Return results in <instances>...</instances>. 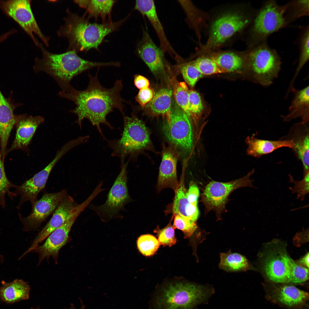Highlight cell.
<instances>
[{
	"mask_svg": "<svg viewBox=\"0 0 309 309\" xmlns=\"http://www.w3.org/2000/svg\"><path fill=\"white\" fill-rule=\"evenodd\" d=\"M99 68L94 76L89 72V84L85 90H78L71 86L66 91H60L58 95L72 101L76 105V107L70 112L77 116L76 122L81 128L83 119H87L106 139L100 124H104L110 129H113V127L107 120L106 116L115 108L119 110L122 115H124V104L127 101L120 95L123 88L121 80H117L110 88H106L101 84L98 78Z\"/></svg>",
	"mask_w": 309,
	"mask_h": 309,
	"instance_id": "6da1fadb",
	"label": "cell"
},
{
	"mask_svg": "<svg viewBox=\"0 0 309 309\" xmlns=\"http://www.w3.org/2000/svg\"><path fill=\"white\" fill-rule=\"evenodd\" d=\"M38 46L42 57L35 59L34 72L47 74L56 81L62 91H67L72 86L70 83L72 79L84 72L96 67L116 66L115 62H98L83 59L73 51L55 54L48 51L41 44Z\"/></svg>",
	"mask_w": 309,
	"mask_h": 309,
	"instance_id": "7a4b0ae2",
	"label": "cell"
},
{
	"mask_svg": "<svg viewBox=\"0 0 309 309\" xmlns=\"http://www.w3.org/2000/svg\"><path fill=\"white\" fill-rule=\"evenodd\" d=\"M64 19V24L58 32L59 36L69 42L67 51H87L98 49L105 37L118 29L128 17L117 21L98 24L91 23L84 17L69 10Z\"/></svg>",
	"mask_w": 309,
	"mask_h": 309,
	"instance_id": "3957f363",
	"label": "cell"
},
{
	"mask_svg": "<svg viewBox=\"0 0 309 309\" xmlns=\"http://www.w3.org/2000/svg\"><path fill=\"white\" fill-rule=\"evenodd\" d=\"M248 7L242 5L229 8L213 19L207 41L201 45L198 52L203 54L212 52L249 27L255 12Z\"/></svg>",
	"mask_w": 309,
	"mask_h": 309,
	"instance_id": "277c9868",
	"label": "cell"
},
{
	"mask_svg": "<svg viewBox=\"0 0 309 309\" xmlns=\"http://www.w3.org/2000/svg\"><path fill=\"white\" fill-rule=\"evenodd\" d=\"M214 293L213 288L187 282L170 283L160 290L155 297L157 309H193L206 302Z\"/></svg>",
	"mask_w": 309,
	"mask_h": 309,
	"instance_id": "5b68a950",
	"label": "cell"
},
{
	"mask_svg": "<svg viewBox=\"0 0 309 309\" xmlns=\"http://www.w3.org/2000/svg\"><path fill=\"white\" fill-rule=\"evenodd\" d=\"M124 128L118 139L107 140L108 146L112 150L111 156L120 159V166L125 158L135 160L143 151L150 149L152 143L148 129L144 123L134 113L130 117L123 115Z\"/></svg>",
	"mask_w": 309,
	"mask_h": 309,
	"instance_id": "8992f818",
	"label": "cell"
},
{
	"mask_svg": "<svg viewBox=\"0 0 309 309\" xmlns=\"http://www.w3.org/2000/svg\"><path fill=\"white\" fill-rule=\"evenodd\" d=\"M291 23L287 4L281 5L274 0L266 1L255 12L249 26V49L266 42L271 35Z\"/></svg>",
	"mask_w": 309,
	"mask_h": 309,
	"instance_id": "52a82bcc",
	"label": "cell"
},
{
	"mask_svg": "<svg viewBox=\"0 0 309 309\" xmlns=\"http://www.w3.org/2000/svg\"><path fill=\"white\" fill-rule=\"evenodd\" d=\"M203 128L195 124L173 99L163 131L170 144L188 154L193 151Z\"/></svg>",
	"mask_w": 309,
	"mask_h": 309,
	"instance_id": "ba28073f",
	"label": "cell"
},
{
	"mask_svg": "<svg viewBox=\"0 0 309 309\" xmlns=\"http://www.w3.org/2000/svg\"><path fill=\"white\" fill-rule=\"evenodd\" d=\"M247 68L253 82L265 87L272 84L281 69L282 62L277 52L266 42L247 51Z\"/></svg>",
	"mask_w": 309,
	"mask_h": 309,
	"instance_id": "9c48e42d",
	"label": "cell"
},
{
	"mask_svg": "<svg viewBox=\"0 0 309 309\" xmlns=\"http://www.w3.org/2000/svg\"><path fill=\"white\" fill-rule=\"evenodd\" d=\"M253 169L239 179L223 182L212 181L205 187L201 195V201L205 207V214L213 211L217 219H221V215L226 211V206L231 193L236 189L244 187L257 188L253 184L251 176L255 172Z\"/></svg>",
	"mask_w": 309,
	"mask_h": 309,
	"instance_id": "30bf717a",
	"label": "cell"
},
{
	"mask_svg": "<svg viewBox=\"0 0 309 309\" xmlns=\"http://www.w3.org/2000/svg\"><path fill=\"white\" fill-rule=\"evenodd\" d=\"M129 161L120 166V172L108 193L105 203L100 205L90 206L103 222L122 218L120 211L124 210L126 205L132 201L127 186V167Z\"/></svg>",
	"mask_w": 309,
	"mask_h": 309,
	"instance_id": "8fae6325",
	"label": "cell"
},
{
	"mask_svg": "<svg viewBox=\"0 0 309 309\" xmlns=\"http://www.w3.org/2000/svg\"><path fill=\"white\" fill-rule=\"evenodd\" d=\"M29 0H0V9L16 22L27 33L37 46L39 43L36 35L47 46L49 38L45 36L40 29L33 15Z\"/></svg>",
	"mask_w": 309,
	"mask_h": 309,
	"instance_id": "7c38bea8",
	"label": "cell"
},
{
	"mask_svg": "<svg viewBox=\"0 0 309 309\" xmlns=\"http://www.w3.org/2000/svg\"><path fill=\"white\" fill-rule=\"evenodd\" d=\"M90 203V200L87 199L81 203L78 204L66 222L52 232L42 245H38L32 251L38 255V265L45 259L48 260L50 257L56 263H58L59 251L69 241V233L72 225L79 215Z\"/></svg>",
	"mask_w": 309,
	"mask_h": 309,
	"instance_id": "4fadbf2b",
	"label": "cell"
},
{
	"mask_svg": "<svg viewBox=\"0 0 309 309\" xmlns=\"http://www.w3.org/2000/svg\"><path fill=\"white\" fill-rule=\"evenodd\" d=\"M67 195L65 190L54 193H45L39 200L32 205L30 215L22 219L25 230H34L39 227Z\"/></svg>",
	"mask_w": 309,
	"mask_h": 309,
	"instance_id": "5bb4252c",
	"label": "cell"
},
{
	"mask_svg": "<svg viewBox=\"0 0 309 309\" xmlns=\"http://www.w3.org/2000/svg\"><path fill=\"white\" fill-rule=\"evenodd\" d=\"M162 160L160 164L157 185L159 192L166 188H170L175 192L179 184L177 178V165L181 152L175 145L163 144Z\"/></svg>",
	"mask_w": 309,
	"mask_h": 309,
	"instance_id": "9a60e30c",
	"label": "cell"
},
{
	"mask_svg": "<svg viewBox=\"0 0 309 309\" xmlns=\"http://www.w3.org/2000/svg\"><path fill=\"white\" fill-rule=\"evenodd\" d=\"M78 205L72 197L67 195L59 203L51 219L37 235L30 247L21 256L32 251L52 232L64 224Z\"/></svg>",
	"mask_w": 309,
	"mask_h": 309,
	"instance_id": "2e32d148",
	"label": "cell"
},
{
	"mask_svg": "<svg viewBox=\"0 0 309 309\" xmlns=\"http://www.w3.org/2000/svg\"><path fill=\"white\" fill-rule=\"evenodd\" d=\"M66 153L64 149L60 148L53 159L46 167L17 187L21 196L22 203L28 201L32 205L37 200V195L44 188L53 169Z\"/></svg>",
	"mask_w": 309,
	"mask_h": 309,
	"instance_id": "e0dca14e",
	"label": "cell"
},
{
	"mask_svg": "<svg viewBox=\"0 0 309 309\" xmlns=\"http://www.w3.org/2000/svg\"><path fill=\"white\" fill-rule=\"evenodd\" d=\"M309 123L301 122L295 123L291 128L288 135L281 139L292 141V148L297 158L302 163L303 175L309 172Z\"/></svg>",
	"mask_w": 309,
	"mask_h": 309,
	"instance_id": "ac0fdd59",
	"label": "cell"
},
{
	"mask_svg": "<svg viewBox=\"0 0 309 309\" xmlns=\"http://www.w3.org/2000/svg\"><path fill=\"white\" fill-rule=\"evenodd\" d=\"M134 9L147 17L154 29L158 37L160 48L164 53H166L175 58L179 56L170 43L158 15L153 0H136Z\"/></svg>",
	"mask_w": 309,
	"mask_h": 309,
	"instance_id": "d6986e66",
	"label": "cell"
},
{
	"mask_svg": "<svg viewBox=\"0 0 309 309\" xmlns=\"http://www.w3.org/2000/svg\"><path fill=\"white\" fill-rule=\"evenodd\" d=\"M137 51L140 57L153 73H157L163 70L164 53L155 44L146 30H143Z\"/></svg>",
	"mask_w": 309,
	"mask_h": 309,
	"instance_id": "ffe728a7",
	"label": "cell"
},
{
	"mask_svg": "<svg viewBox=\"0 0 309 309\" xmlns=\"http://www.w3.org/2000/svg\"><path fill=\"white\" fill-rule=\"evenodd\" d=\"M44 120L40 116L24 115L17 117L15 137L9 151L27 147L36 130Z\"/></svg>",
	"mask_w": 309,
	"mask_h": 309,
	"instance_id": "44dd1931",
	"label": "cell"
},
{
	"mask_svg": "<svg viewBox=\"0 0 309 309\" xmlns=\"http://www.w3.org/2000/svg\"><path fill=\"white\" fill-rule=\"evenodd\" d=\"M289 257L282 253H272L267 257L264 269L270 280L276 283L289 282Z\"/></svg>",
	"mask_w": 309,
	"mask_h": 309,
	"instance_id": "7402d4cb",
	"label": "cell"
},
{
	"mask_svg": "<svg viewBox=\"0 0 309 309\" xmlns=\"http://www.w3.org/2000/svg\"><path fill=\"white\" fill-rule=\"evenodd\" d=\"M291 92L293 93V98L288 108V114L282 116L284 121L289 122L299 118L301 122L309 123V86L300 90L294 87Z\"/></svg>",
	"mask_w": 309,
	"mask_h": 309,
	"instance_id": "603a6c76",
	"label": "cell"
},
{
	"mask_svg": "<svg viewBox=\"0 0 309 309\" xmlns=\"http://www.w3.org/2000/svg\"><path fill=\"white\" fill-rule=\"evenodd\" d=\"M245 142L247 145V154L256 158L270 153L280 148L285 147L292 149L294 146L293 143L291 140L262 139L257 138L254 135L247 137Z\"/></svg>",
	"mask_w": 309,
	"mask_h": 309,
	"instance_id": "cb8c5ba5",
	"label": "cell"
},
{
	"mask_svg": "<svg viewBox=\"0 0 309 309\" xmlns=\"http://www.w3.org/2000/svg\"><path fill=\"white\" fill-rule=\"evenodd\" d=\"M187 191L185 185L184 174L181 176L179 185L175 192L171 205L173 215H178L191 220L196 222L199 212L197 205L189 203L186 197Z\"/></svg>",
	"mask_w": 309,
	"mask_h": 309,
	"instance_id": "d4e9b609",
	"label": "cell"
},
{
	"mask_svg": "<svg viewBox=\"0 0 309 309\" xmlns=\"http://www.w3.org/2000/svg\"><path fill=\"white\" fill-rule=\"evenodd\" d=\"M206 54L220 67L229 72H239L247 67V51L242 52L227 50L212 51Z\"/></svg>",
	"mask_w": 309,
	"mask_h": 309,
	"instance_id": "484cf974",
	"label": "cell"
},
{
	"mask_svg": "<svg viewBox=\"0 0 309 309\" xmlns=\"http://www.w3.org/2000/svg\"><path fill=\"white\" fill-rule=\"evenodd\" d=\"M0 286V298L7 303H12L29 298L30 287L27 282L16 279L8 282L2 281Z\"/></svg>",
	"mask_w": 309,
	"mask_h": 309,
	"instance_id": "4316f807",
	"label": "cell"
},
{
	"mask_svg": "<svg viewBox=\"0 0 309 309\" xmlns=\"http://www.w3.org/2000/svg\"><path fill=\"white\" fill-rule=\"evenodd\" d=\"M172 89L165 88L159 90L145 106L146 112L152 117H169L172 104Z\"/></svg>",
	"mask_w": 309,
	"mask_h": 309,
	"instance_id": "83f0119b",
	"label": "cell"
},
{
	"mask_svg": "<svg viewBox=\"0 0 309 309\" xmlns=\"http://www.w3.org/2000/svg\"><path fill=\"white\" fill-rule=\"evenodd\" d=\"M277 300L290 307H299L304 304L308 299V294L292 286L284 285L274 291Z\"/></svg>",
	"mask_w": 309,
	"mask_h": 309,
	"instance_id": "f1b7e54d",
	"label": "cell"
},
{
	"mask_svg": "<svg viewBox=\"0 0 309 309\" xmlns=\"http://www.w3.org/2000/svg\"><path fill=\"white\" fill-rule=\"evenodd\" d=\"M116 1L95 0L74 1L80 7L86 9L89 18H94L96 20L98 17H100L103 23L109 22L106 21L107 17L112 21L111 12Z\"/></svg>",
	"mask_w": 309,
	"mask_h": 309,
	"instance_id": "f546056e",
	"label": "cell"
},
{
	"mask_svg": "<svg viewBox=\"0 0 309 309\" xmlns=\"http://www.w3.org/2000/svg\"><path fill=\"white\" fill-rule=\"evenodd\" d=\"M17 117L10 103L0 90V141L7 142L11 131L16 124Z\"/></svg>",
	"mask_w": 309,
	"mask_h": 309,
	"instance_id": "4dcf8cb0",
	"label": "cell"
},
{
	"mask_svg": "<svg viewBox=\"0 0 309 309\" xmlns=\"http://www.w3.org/2000/svg\"><path fill=\"white\" fill-rule=\"evenodd\" d=\"M173 215L174 217L173 226L175 229L181 231L183 232L185 238L189 240L193 251H195V255H196L197 245L204 240L205 236L202 233L197 232L198 227L196 222L178 215Z\"/></svg>",
	"mask_w": 309,
	"mask_h": 309,
	"instance_id": "1f68e13d",
	"label": "cell"
},
{
	"mask_svg": "<svg viewBox=\"0 0 309 309\" xmlns=\"http://www.w3.org/2000/svg\"><path fill=\"white\" fill-rule=\"evenodd\" d=\"M186 15V21L190 27L195 32L199 40L200 32L206 21L205 14L195 7L189 1H178Z\"/></svg>",
	"mask_w": 309,
	"mask_h": 309,
	"instance_id": "d6a6232c",
	"label": "cell"
},
{
	"mask_svg": "<svg viewBox=\"0 0 309 309\" xmlns=\"http://www.w3.org/2000/svg\"><path fill=\"white\" fill-rule=\"evenodd\" d=\"M220 258L219 268L226 272L243 271L249 268V263L245 257L238 253L233 252L231 250L226 253H221Z\"/></svg>",
	"mask_w": 309,
	"mask_h": 309,
	"instance_id": "836d02e7",
	"label": "cell"
},
{
	"mask_svg": "<svg viewBox=\"0 0 309 309\" xmlns=\"http://www.w3.org/2000/svg\"><path fill=\"white\" fill-rule=\"evenodd\" d=\"M308 25L304 28L300 35V52L297 66L292 79L289 84L288 89L294 87L295 80L309 58V31Z\"/></svg>",
	"mask_w": 309,
	"mask_h": 309,
	"instance_id": "e575fe53",
	"label": "cell"
},
{
	"mask_svg": "<svg viewBox=\"0 0 309 309\" xmlns=\"http://www.w3.org/2000/svg\"><path fill=\"white\" fill-rule=\"evenodd\" d=\"M170 82L175 101L189 117L188 111L189 90L186 84L184 82H179L174 77L171 78Z\"/></svg>",
	"mask_w": 309,
	"mask_h": 309,
	"instance_id": "d590c367",
	"label": "cell"
},
{
	"mask_svg": "<svg viewBox=\"0 0 309 309\" xmlns=\"http://www.w3.org/2000/svg\"><path fill=\"white\" fill-rule=\"evenodd\" d=\"M193 61L203 75L229 72L217 65L207 54H204Z\"/></svg>",
	"mask_w": 309,
	"mask_h": 309,
	"instance_id": "8d00e7d4",
	"label": "cell"
},
{
	"mask_svg": "<svg viewBox=\"0 0 309 309\" xmlns=\"http://www.w3.org/2000/svg\"><path fill=\"white\" fill-rule=\"evenodd\" d=\"M203 106L199 94L193 90H189L188 102L189 116L196 124L200 125L199 120L201 115Z\"/></svg>",
	"mask_w": 309,
	"mask_h": 309,
	"instance_id": "74e56055",
	"label": "cell"
},
{
	"mask_svg": "<svg viewBox=\"0 0 309 309\" xmlns=\"http://www.w3.org/2000/svg\"><path fill=\"white\" fill-rule=\"evenodd\" d=\"M137 245L138 250L142 255L149 256L156 253L160 244L154 236L147 234L142 235L138 238Z\"/></svg>",
	"mask_w": 309,
	"mask_h": 309,
	"instance_id": "f35d334b",
	"label": "cell"
},
{
	"mask_svg": "<svg viewBox=\"0 0 309 309\" xmlns=\"http://www.w3.org/2000/svg\"><path fill=\"white\" fill-rule=\"evenodd\" d=\"M174 216H172L169 223L163 228L160 229L158 226L154 230L156 233L160 244L171 247L177 243L175 235V228L171 224Z\"/></svg>",
	"mask_w": 309,
	"mask_h": 309,
	"instance_id": "ab89813d",
	"label": "cell"
},
{
	"mask_svg": "<svg viewBox=\"0 0 309 309\" xmlns=\"http://www.w3.org/2000/svg\"><path fill=\"white\" fill-rule=\"evenodd\" d=\"M287 4L289 14L292 22L301 17L308 15V0L292 1Z\"/></svg>",
	"mask_w": 309,
	"mask_h": 309,
	"instance_id": "60d3db41",
	"label": "cell"
},
{
	"mask_svg": "<svg viewBox=\"0 0 309 309\" xmlns=\"http://www.w3.org/2000/svg\"><path fill=\"white\" fill-rule=\"evenodd\" d=\"M181 71L185 82L192 88L194 87L198 80L204 76L193 61L183 64L181 67Z\"/></svg>",
	"mask_w": 309,
	"mask_h": 309,
	"instance_id": "b9f144b4",
	"label": "cell"
},
{
	"mask_svg": "<svg viewBox=\"0 0 309 309\" xmlns=\"http://www.w3.org/2000/svg\"><path fill=\"white\" fill-rule=\"evenodd\" d=\"M288 263L290 274L289 282L301 283L308 279L309 270L308 268L297 264L289 257Z\"/></svg>",
	"mask_w": 309,
	"mask_h": 309,
	"instance_id": "7bdbcfd3",
	"label": "cell"
},
{
	"mask_svg": "<svg viewBox=\"0 0 309 309\" xmlns=\"http://www.w3.org/2000/svg\"><path fill=\"white\" fill-rule=\"evenodd\" d=\"M289 182L293 184V187H289L292 193L296 194L297 199L303 201L309 192V172L303 176L300 181L295 180L290 175H289Z\"/></svg>",
	"mask_w": 309,
	"mask_h": 309,
	"instance_id": "ee69618b",
	"label": "cell"
},
{
	"mask_svg": "<svg viewBox=\"0 0 309 309\" xmlns=\"http://www.w3.org/2000/svg\"><path fill=\"white\" fill-rule=\"evenodd\" d=\"M14 186L6 177L0 150V205L2 207L5 206V195L9 193L10 188Z\"/></svg>",
	"mask_w": 309,
	"mask_h": 309,
	"instance_id": "f6af8a7d",
	"label": "cell"
},
{
	"mask_svg": "<svg viewBox=\"0 0 309 309\" xmlns=\"http://www.w3.org/2000/svg\"><path fill=\"white\" fill-rule=\"evenodd\" d=\"M155 94L154 90L149 87L140 90L135 97V99L141 107H143L150 101Z\"/></svg>",
	"mask_w": 309,
	"mask_h": 309,
	"instance_id": "bcb514c9",
	"label": "cell"
},
{
	"mask_svg": "<svg viewBox=\"0 0 309 309\" xmlns=\"http://www.w3.org/2000/svg\"><path fill=\"white\" fill-rule=\"evenodd\" d=\"M199 191L198 188L194 183L190 185L186 194V197L189 202L190 203L197 205Z\"/></svg>",
	"mask_w": 309,
	"mask_h": 309,
	"instance_id": "7dc6e473",
	"label": "cell"
},
{
	"mask_svg": "<svg viewBox=\"0 0 309 309\" xmlns=\"http://www.w3.org/2000/svg\"><path fill=\"white\" fill-rule=\"evenodd\" d=\"M134 84L139 90L148 88L150 86L149 80L145 77L138 74L134 76Z\"/></svg>",
	"mask_w": 309,
	"mask_h": 309,
	"instance_id": "c3c4849f",
	"label": "cell"
},
{
	"mask_svg": "<svg viewBox=\"0 0 309 309\" xmlns=\"http://www.w3.org/2000/svg\"><path fill=\"white\" fill-rule=\"evenodd\" d=\"M309 253L308 252L300 260V263L307 268H309Z\"/></svg>",
	"mask_w": 309,
	"mask_h": 309,
	"instance_id": "681fc988",
	"label": "cell"
},
{
	"mask_svg": "<svg viewBox=\"0 0 309 309\" xmlns=\"http://www.w3.org/2000/svg\"><path fill=\"white\" fill-rule=\"evenodd\" d=\"M80 300L81 303V306H80V308L78 309H84L85 308V306L83 304V303L82 302V301L81 300ZM30 309H41L39 307L37 306V307L36 308H31ZM65 309H77L75 307V306H74V305L73 304H71L70 307L69 308H65Z\"/></svg>",
	"mask_w": 309,
	"mask_h": 309,
	"instance_id": "f907efd6",
	"label": "cell"
},
{
	"mask_svg": "<svg viewBox=\"0 0 309 309\" xmlns=\"http://www.w3.org/2000/svg\"><path fill=\"white\" fill-rule=\"evenodd\" d=\"M3 261V258L2 256L0 255V263H2Z\"/></svg>",
	"mask_w": 309,
	"mask_h": 309,
	"instance_id": "816d5d0a",
	"label": "cell"
}]
</instances>
